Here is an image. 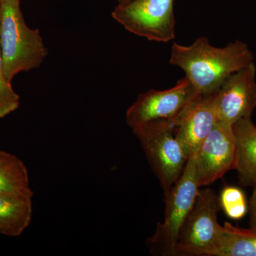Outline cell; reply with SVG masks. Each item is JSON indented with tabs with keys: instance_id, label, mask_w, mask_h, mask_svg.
Returning a JSON list of instances; mask_svg holds the SVG:
<instances>
[{
	"instance_id": "cell-8",
	"label": "cell",
	"mask_w": 256,
	"mask_h": 256,
	"mask_svg": "<svg viewBox=\"0 0 256 256\" xmlns=\"http://www.w3.org/2000/svg\"><path fill=\"white\" fill-rule=\"evenodd\" d=\"M236 142L233 126L218 120L192 158L198 186H208L234 169Z\"/></svg>"
},
{
	"instance_id": "cell-2",
	"label": "cell",
	"mask_w": 256,
	"mask_h": 256,
	"mask_svg": "<svg viewBox=\"0 0 256 256\" xmlns=\"http://www.w3.org/2000/svg\"><path fill=\"white\" fill-rule=\"evenodd\" d=\"M20 1L0 0V47L10 82L20 72L38 68L48 55L40 30L25 22Z\"/></svg>"
},
{
	"instance_id": "cell-9",
	"label": "cell",
	"mask_w": 256,
	"mask_h": 256,
	"mask_svg": "<svg viewBox=\"0 0 256 256\" xmlns=\"http://www.w3.org/2000/svg\"><path fill=\"white\" fill-rule=\"evenodd\" d=\"M256 68L254 62L230 76L215 92L218 120L233 126L252 117L256 108Z\"/></svg>"
},
{
	"instance_id": "cell-5",
	"label": "cell",
	"mask_w": 256,
	"mask_h": 256,
	"mask_svg": "<svg viewBox=\"0 0 256 256\" xmlns=\"http://www.w3.org/2000/svg\"><path fill=\"white\" fill-rule=\"evenodd\" d=\"M220 196L210 188L198 190L196 201L178 237V256H212L222 226L218 222Z\"/></svg>"
},
{
	"instance_id": "cell-6",
	"label": "cell",
	"mask_w": 256,
	"mask_h": 256,
	"mask_svg": "<svg viewBox=\"0 0 256 256\" xmlns=\"http://www.w3.org/2000/svg\"><path fill=\"white\" fill-rule=\"evenodd\" d=\"M173 4L174 0H132L118 5L112 16L133 34L166 43L175 36Z\"/></svg>"
},
{
	"instance_id": "cell-11",
	"label": "cell",
	"mask_w": 256,
	"mask_h": 256,
	"mask_svg": "<svg viewBox=\"0 0 256 256\" xmlns=\"http://www.w3.org/2000/svg\"><path fill=\"white\" fill-rule=\"evenodd\" d=\"M233 131L236 142L234 170L238 172L242 186L256 184V126L252 117L245 118L236 122Z\"/></svg>"
},
{
	"instance_id": "cell-4",
	"label": "cell",
	"mask_w": 256,
	"mask_h": 256,
	"mask_svg": "<svg viewBox=\"0 0 256 256\" xmlns=\"http://www.w3.org/2000/svg\"><path fill=\"white\" fill-rule=\"evenodd\" d=\"M172 120H156L132 129L164 194L172 188L188 162L174 134Z\"/></svg>"
},
{
	"instance_id": "cell-12",
	"label": "cell",
	"mask_w": 256,
	"mask_h": 256,
	"mask_svg": "<svg viewBox=\"0 0 256 256\" xmlns=\"http://www.w3.org/2000/svg\"><path fill=\"white\" fill-rule=\"evenodd\" d=\"M24 194H0V234L16 237L32 222V197Z\"/></svg>"
},
{
	"instance_id": "cell-15",
	"label": "cell",
	"mask_w": 256,
	"mask_h": 256,
	"mask_svg": "<svg viewBox=\"0 0 256 256\" xmlns=\"http://www.w3.org/2000/svg\"><path fill=\"white\" fill-rule=\"evenodd\" d=\"M220 208L230 220H240L248 212L246 198L240 188L227 186L220 196Z\"/></svg>"
},
{
	"instance_id": "cell-7",
	"label": "cell",
	"mask_w": 256,
	"mask_h": 256,
	"mask_svg": "<svg viewBox=\"0 0 256 256\" xmlns=\"http://www.w3.org/2000/svg\"><path fill=\"white\" fill-rule=\"evenodd\" d=\"M198 95L186 77L164 90H150L138 96L126 112V122L131 129L156 120H172Z\"/></svg>"
},
{
	"instance_id": "cell-13",
	"label": "cell",
	"mask_w": 256,
	"mask_h": 256,
	"mask_svg": "<svg viewBox=\"0 0 256 256\" xmlns=\"http://www.w3.org/2000/svg\"><path fill=\"white\" fill-rule=\"evenodd\" d=\"M212 256H256V232L225 222Z\"/></svg>"
},
{
	"instance_id": "cell-18",
	"label": "cell",
	"mask_w": 256,
	"mask_h": 256,
	"mask_svg": "<svg viewBox=\"0 0 256 256\" xmlns=\"http://www.w3.org/2000/svg\"><path fill=\"white\" fill-rule=\"evenodd\" d=\"M132 1V0H118V4H124L126 3Z\"/></svg>"
},
{
	"instance_id": "cell-16",
	"label": "cell",
	"mask_w": 256,
	"mask_h": 256,
	"mask_svg": "<svg viewBox=\"0 0 256 256\" xmlns=\"http://www.w3.org/2000/svg\"><path fill=\"white\" fill-rule=\"evenodd\" d=\"M20 106V96L15 92L11 82L5 76L2 56L0 47V118L14 112Z\"/></svg>"
},
{
	"instance_id": "cell-1",
	"label": "cell",
	"mask_w": 256,
	"mask_h": 256,
	"mask_svg": "<svg viewBox=\"0 0 256 256\" xmlns=\"http://www.w3.org/2000/svg\"><path fill=\"white\" fill-rule=\"evenodd\" d=\"M246 44L230 42L218 48L200 37L190 46L173 43L170 64L182 69L197 94L210 95L218 90L232 74L254 62Z\"/></svg>"
},
{
	"instance_id": "cell-17",
	"label": "cell",
	"mask_w": 256,
	"mask_h": 256,
	"mask_svg": "<svg viewBox=\"0 0 256 256\" xmlns=\"http://www.w3.org/2000/svg\"><path fill=\"white\" fill-rule=\"evenodd\" d=\"M250 228L256 232V184L254 186L250 201Z\"/></svg>"
},
{
	"instance_id": "cell-3",
	"label": "cell",
	"mask_w": 256,
	"mask_h": 256,
	"mask_svg": "<svg viewBox=\"0 0 256 256\" xmlns=\"http://www.w3.org/2000/svg\"><path fill=\"white\" fill-rule=\"evenodd\" d=\"M198 190L196 165L192 158L178 181L164 194V220L158 224L156 233L146 240L152 254L178 256L176 247L180 232L194 204Z\"/></svg>"
},
{
	"instance_id": "cell-14",
	"label": "cell",
	"mask_w": 256,
	"mask_h": 256,
	"mask_svg": "<svg viewBox=\"0 0 256 256\" xmlns=\"http://www.w3.org/2000/svg\"><path fill=\"white\" fill-rule=\"evenodd\" d=\"M0 194L34 195L28 168L18 156L4 151H0Z\"/></svg>"
},
{
	"instance_id": "cell-10",
	"label": "cell",
	"mask_w": 256,
	"mask_h": 256,
	"mask_svg": "<svg viewBox=\"0 0 256 256\" xmlns=\"http://www.w3.org/2000/svg\"><path fill=\"white\" fill-rule=\"evenodd\" d=\"M218 120L215 92L198 94L178 116L174 134L188 160L196 154Z\"/></svg>"
}]
</instances>
